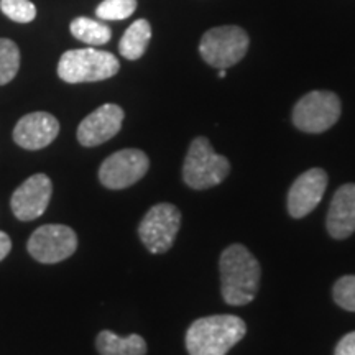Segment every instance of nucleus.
I'll return each mask as SVG.
<instances>
[{
    "instance_id": "b1692460",
    "label": "nucleus",
    "mask_w": 355,
    "mask_h": 355,
    "mask_svg": "<svg viewBox=\"0 0 355 355\" xmlns=\"http://www.w3.org/2000/svg\"><path fill=\"white\" fill-rule=\"evenodd\" d=\"M219 78H225V69H219Z\"/></svg>"
},
{
    "instance_id": "ddd939ff",
    "label": "nucleus",
    "mask_w": 355,
    "mask_h": 355,
    "mask_svg": "<svg viewBox=\"0 0 355 355\" xmlns=\"http://www.w3.org/2000/svg\"><path fill=\"white\" fill-rule=\"evenodd\" d=\"M60 133V122L48 112L26 114L13 128V140L25 150H42Z\"/></svg>"
},
{
    "instance_id": "a211bd4d",
    "label": "nucleus",
    "mask_w": 355,
    "mask_h": 355,
    "mask_svg": "<svg viewBox=\"0 0 355 355\" xmlns=\"http://www.w3.org/2000/svg\"><path fill=\"white\" fill-rule=\"evenodd\" d=\"M20 68V50L12 40L0 38V86L17 76Z\"/></svg>"
},
{
    "instance_id": "412c9836",
    "label": "nucleus",
    "mask_w": 355,
    "mask_h": 355,
    "mask_svg": "<svg viewBox=\"0 0 355 355\" xmlns=\"http://www.w3.org/2000/svg\"><path fill=\"white\" fill-rule=\"evenodd\" d=\"M332 296L343 309L355 311V275H347L337 279Z\"/></svg>"
},
{
    "instance_id": "1a4fd4ad",
    "label": "nucleus",
    "mask_w": 355,
    "mask_h": 355,
    "mask_svg": "<svg viewBox=\"0 0 355 355\" xmlns=\"http://www.w3.org/2000/svg\"><path fill=\"white\" fill-rule=\"evenodd\" d=\"M148 168L150 159L145 152L137 148H125L112 153L102 162L99 180L109 189H125L140 181L146 175Z\"/></svg>"
},
{
    "instance_id": "5701e85b",
    "label": "nucleus",
    "mask_w": 355,
    "mask_h": 355,
    "mask_svg": "<svg viewBox=\"0 0 355 355\" xmlns=\"http://www.w3.org/2000/svg\"><path fill=\"white\" fill-rule=\"evenodd\" d=\"M10 250H12L10 237H8L6 232H2V230H0V261L6 259L8 254H10Z\"/></svg>"
},
{
    "instance_id": "f3484780",
    "label": "nucleus",
    "mask_w": 355,
    "mask_h": 355,
    "mask_svg": "<svg viewBox=\"0 0 355 355\" xmlns=\"http://www.w3.org/2000/svg\"><path fill=\"white\" fill-rule=\"evenodd\" d=\"M73 37L79 42L89 44V46H101L110 42L112 32L105 24L102 21L87 19V17H78L71 21L69 25Z\"/></svg>"
},
{
    "instance_id": "20e7f679",
    "label": "nucleus",
    "mask_w": 355,
    "mask_h": 355,
    "mask_svg": "<svg viewBox=\"0 0 355 355\" xmlns=\"http://www.w3.org/2000/svg\"><path fill=\"white\" fill-rule=\"evenodd\" d=\"M229 170V159L217 155L206 137H198L191 141L183 165V180L189 188H214L227 178Z\"/></svg>"
},
{
    "instance_id": "f8f14e48",
    "label": "nucleus",
    "mask_w": 355,
    "mask_h": 355,
    "mask_svg": "<svg viewBox=\"0 0 355 355\" xmlns=\"http://www.w3.org/2000/svg\"><path fill=\"white\" fill-rule=\"evenodd\" d=\"M123 110L117 104H104L89 114L78 127V141L83 146H97L114 139L122 128Z\"/></svg>"
},
{
    "instance_id": "0eeeda50",
    "label": "nucleus",
    "mask_w": 355,
    "mask_h": 355,
    "mask_svg": "<svg viewBox=\"0 0 355 355\" xmlns=\"http://www.w3.org/2000/svg\"><path fill=\"white\" fill-rule=\"evenodd\" d=\"M180 225L181 212L175 204H157L146 212L140 222V241L152 254H165L175 243Z\"/></svg>"
},
{
    "instance_id": "39448f33",
    "label": "nucleus",
    "mask_w": 355,
    "mask_h": 355,
    "mask_svg": "<svg viewBox=\"0 0 355 355\" xmlns=\"http://www.w3.org/2000/svg\"><path fill=\"white\" fill-rule=\"evenodd\" d=\"M248 43V35L241 26H217L204 33L199 43V53L209 66L227 69L247 55Z\"/></svg>"
},
{
    "instance_id": "dca6fc26",
    "label": "nucleus",
    "mask_w": 355,
    "mask_h": 355,
    "mask_svg": "<svg viewBox=\"0 0 355 355\" xmlns=\"http://www.w3.org/2000/svg\"><path fill=\"white\" fill-rule=\"evenodd\" d=\"M150 38H152V26H150L148 20H135L121 38L119 51L125 60H140L145 55L146 48H148Z\"/></svg>"
},
{
    "instance_id": "aec40b11",
    "label": "nucleus",
    "mask_w": 355,
    "mask_h": 355,
    "mask_svg": "<svg viewBox=\"0 0 355 355\" xmlns=\"http://www.w3.org/2000/svg\"><path fill=\"white\" fill-rule=\"evenodd\" d=\"M0 10L17 24H30L37 17V7L30 0H0Z\"/></svg>"
},
{
    "instance_id": "f257e3e1",
    "label": "nucleus",
    "mask_w": 355,
    "mask_h": 355,
    "mask_svg": "<svg viewBox=\"0 0 355 355\" xmlns=\"http://www.w3.org/2000/svg\"><path fill=\"white\" fill-rule=\"evenodd\" d=\"M222 298L230 306H245L255 300L259 291L261 266L247 247L234 243L220 255Z\"/></svg>"
},
{
    "instance_id": "9d476101",
    "label": "nucleus",
    "mask_w": 355,
    "mask_h": 355,
    "mask_svg": "<svg viewBox=\"0 0 355 355\" xmlns=\"http://www.w3.org/2000/svg\"><path fill=\"white\" fill-rule=\"evenodd\" d=\"M53 194L51 180L43 173L30 176L13 191L10 207L19 220L28 222L38 219L46 211Z\"/></svg>"
},
{
    "instance_id": "423d86ee",
    "label": "nucleus",
    "mask_w": 355,
    "mask_h": 355,
    "mask_svg": "<svg viewBox=\"0 0 355 355\" xmlns=\"http://www.w3.org/2000/svg\"><path fill=\"white\" fill-rule=\"evenodd\" d=\"M340 117V99L334 92L313 91L301 97L293 109V123L306 133H322Z\"/></svg>"
},
{
    "instance_id": "4468645a",
    "label": "nucleus",
    "mask_w": 355,
    "mask_h": 355,
    "mask_svg": "<svg viewBox=\"0 0 355 355\" xmlns=\"http://www.w3.org/2000/svg\"><path fill=\"white\" fill-rule=\"evenodd\" d=\"M327 232L343 241L355 232V184H344L336 191L327 212Z\"/></svg>"
},
{
    "instance_id": "6ab92c4d",
    "label": "nucleus",
    "mask_w": 355,
    "mask_h": 355,
    "mask_svg": "<svg viewBox=\"0 0 355 355\" xmlns=\"http://www.w3.org/2000/svg\"><path fill=\"white\" fill-rule=\"evenodd\" d=\"M137 10V0H102L96 8L101 20H125Z\"/></svg>"
},
{
    "instance_id": "9b49d317",
    "label": "nucleus",
    "mask_w": 355,
    "mask_h": 355,
    "mask_svg": "<svg viewBox=\"0 0 355 355\" xmlns=\"http://www.w3.org/2000/svg\"><path fill=\"white\" fill-rule=\"evenodd\" d=\"M327 188V173L321 168L304 171L288 191V212L295 219L306 217L316 209Z\"/></svg>"
},
{
    "instance_id": "2eb2a0df",
    "label": "nucleus",
    "mask_w": 355,
    "mask_h": 355,
    "mask_svg": "<svg viewBox=\"0 0 355 355\" xmlns=\"http://www.w3.org/2000/svg\"><path fill=\"white\" fill-rule=\"evenodd\" d=\"M96 347L101 355H146V343L139 334L121 337L112 331H102L96 339Z\"/></svg>"
},
{
    "instance_id": "f03ea898",
    "label": "nucleus",
    "mask_w": 355,
    "mask_h": 355,
    "mask_svg": "<svg viewBox=\"0 0 355 355\" xmlns=\"http://www.w3.org/2000/svg\"><path fill=\"white\" fill-rule=\"evenodd\" d=\"M245 332L243 319L234 314L199 318L186 332V349L189 355H227L245 337Z\"/></svg>"
},
{
    "instance_id": "6e6552de",
    "label": "nucleus",
    "mask_w": 355,
    "mask_h": 355,
    "mask_svg": "<svg viewBox=\"0 0 355 355\" xmlns=\"http://www.w3.org/2000/svg\"><path fill=\"white\" fill-rule=\"evenodd\" d=\"M78 248V235L63 224H46L30 235L26 250L40 263H58L69 259Z\"/></svg>"
},
{
    "instance_id": "7ed1b4c3",
    "label": "nucleus",
    "mask_w": 355,
    "mask_h": 355,
    "mask_svg": "<svg viewBox=\"0 0 355 355\" xmlns=\"http://www.w3.org/2000/svg\"><path fill=\"white\" fill-rule=\"evenodd\" d=\"M121 63L112 53L96 48L69 50L63 53L58 63V76L64 83H97L115 76Z\"/></svg>"
},
{
    "instance_id": "4be33fe9",
    "label": "nucleus",
    "mask_w": 355,
    "mask_h": 355,
    "mask_svg": "<svg viewBox=\"0 0 355 355\" xmlns=\"http://www.w3.org/2000/svg\"><path fill=\"white\" fill-rule=\"evenodd\" d=\"M334 355H355V331L345 334L336 345Z\"/></svg>"
}]
</instances>
